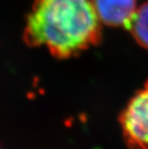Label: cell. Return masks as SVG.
Here are the masks:
<instances>
[{"label":"cell","instance_id":"7a4b0ae2","mask_svg":"<svg viewBox=\"0 0 148 149\" xmlns=\"http://www.w3.org/2000/svg\"><path fill=\"white\" fill-rule=\"evenodd\" d=\"M119 121L128 149H148V80L128 102Z\"/></svg>","mask_w":148,"mask_h":149},{"label":"cell","instance_id":"3957f363","mask_svg":"<svg viewBox=\"0 0 148 149\" xmlns=\"http://www.w3.org/2000/svg\"><path fill=\"white\" fill-rule=\"evenodd\" d=\"M101 23L112 27L125 26L137 11V0H91Z\"/></svg>","mask_w":148,"mask_h":149},{"label":"cell","instance_id":"5b68a950","mask_svg":"<svg viewBox=\"0 0 148 149\" xmlns=\"http://www.w3.org/2000/svg\"><path fill=\"white\" fill-rule=\"evenodd\" d=\"M0 149H4V148H3V147H2L1 146H0Z\"/></svg>","mask_w":148,"mask_h":149},{"label":"cell","instance_id":"277c9868","mask_svg":"<svg viewBox=\"0 0 148 149\" xmlns=\"http://www.w3.org/2000/svg\"><path fill=\"white\" fill-rule=\"evenodd\" d=\"M127 29L129 30L136 41L148 50V1L137 8Z\"/></svg>","mask_w":148,"mask_h":149},{"label":"cell","instance_id":"6da1fadb","mask_svg":"<svg viewBox=\"0 0 148 149\" xmlns=\"http://www.w3.org/2000/svg\"><path fill=\"white\" fill-rule=\"evenodd\" d=\"M101 38V22L91 0H35L23 31L27 45L44 46L59 59L78 56Z\"/></svg>","mask_w":148,"mask_h":149}]
</instances>
